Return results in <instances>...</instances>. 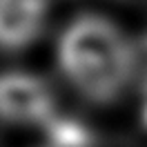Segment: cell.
Returning <instances> with one entry per match:
<instances>
[{
	"label": "cell",
	"mask_w": 147,
	"mask_h": 147,
	"mask_svg": "<svg viewBox=\"0 0 147 147\" xmlns=\"http://www.w3.org/2000/svg\"><path fill=\"white\" fill-rule=\"evenodd\" d=\"M56 65L85 102L109 107L140 78L138 40L109 16L80 11L58 34Z\"/></svg>",
	"instance_id": "cell-1"
},
{
	"label": "cell",
	"mask_w": 147,
	"mask_h": 147,
	"mask_svg": "<svg viewBox=\"0 0 147 147\" xmlns=\"http://www.w3.org/2000/svg\"><path fill=\"white\" fill-rule=\"evenodd\" d=\"M58 111V98L40 74L25 69L0 71V123L11 127H45Z\"/></svg>",
	"instance_id": "cell-2"
},
{
	"label": "cell",
	"mask_w": 147,
	"mask_h": 147,
	"mask_svg": "<svg viewBox=\"0 0 147 147\" xmlns=\"http://www.w3.org/2000/svg\"><path fill=\"white\" fill-rule=\"evenodd\" d=\"M49 11L51 0H0V54L31 49L45 34Z\"/></svg>",
	"instance_id": "cell-3"
},
{
	"label": "cell",
	"mask_w": 147,
	"mask_h": 147,
	"mask_svg": "<svg viewBox=\"0 0 147 147\" xmlns=\"http://www.w3.org/2000/svg\"><path fill=\"white\" fill-rule=\"evenodd\" d=\"M42 131V147H98L100 138L96 129L74 114H56Z\"/></svg>",
	"instance_id": "cell-4"
},
{
	"label": "cell",
	"mask_w": 147,
	"mask_h": 147,
	"mask_svg": "<svg viewBox=\"0 0 147 147\" xmlns=\"http://www.w3.org/2000/svg\"><path fill=\"white\" fill-rule=\"evenodd\" d=\"M140 123L147 129V74L140 76Z\"/></svg>",
	"instance_id": "cell-5"
},
{
	"label": "cell",
	"mask_w": 147,
	"mask_h": 147,
	"mask_svg": "<svg viewBox=\"0 0 147 147\" xmlns=\"http://www.w3.org/2000/svg\"><path fill=\"white\" fill-rule=\"evenodd\" d=\"M138 54H140V76L147 74V31L143 36H138Z\"/></svg>",
	"instance_id": "cell-6"
}]
</instances>
